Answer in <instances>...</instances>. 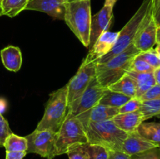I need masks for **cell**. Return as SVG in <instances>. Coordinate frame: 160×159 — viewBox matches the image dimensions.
<instances>
[{
	"instance_id": "obj_23",
	"label": "cell",
	"mask_w": 160,
	"mask_h": 159,
	"mask_svg": "<svg viewBox=\"0 0 160 159\" xmlns=\"http://www.w3.org/2000/svg\"><path fill=\"white\" fill-rule=\"evenodd\" d=\"M6 151H26L28 150V140L26 137L11 133L3 143Z\"/></svg>"
},
{
	"instance_id": "obj_32",
	"label": "cell",
	"mask_w": 160,
	"mask_h": 159,
	"mask_svg": "<svg viewBox=\"0 0 160 159\" xmlns=\"http://www.w3.org/2000/svg\"><path fill=\"white\" fill-rule=\"evenodd\" d=\"M142 101H150V100L160 99V86L154 85L148 91L145 92L143 95L140 98Z\"/></svg>"
},
{
	"instance_id": "obj_10",
	"label": "cell",
	"mask_w": 160,
	"mask_h": 159,
	"mask_svg": "<svg viewBox=\"0 0 160 159\" xmlns=\"http://www.w3.org/2000/svg\"><path fill=\"white\" fill-rule=\"evenodd\" d=\"M158 26L153 19V6L148 10L136 34L133 45L141 51L153 48L157 44Z\"/></svg>"
},
{
	"instance_id": "obj_13",
	"label": "cell",
	"mask_w": 160,
	"mask_h": 159,
	"mask_svg": "<svg viewBox=\"0 0 160 159\" xmlns=\"http://www.w3.org/2000/svg\"><path fill=\"white\" fill-rule=\"evenodd\" d=\"M119 32H110L106 31L101 34L92 48L89 49V52L84 61L85 62H95L106 55L113 48L118 37Z\"/></svg>"
},
{
	"instance_id": "obj_17",
	"label": "cell",
	"mask_w": 160,
	"mask_h": 159,
	"mask_svg": "<svg viewBox=\"0 0 160 159\" xmlns=\"http://www.w3.org/2000/svg\"><path fill=\"white\" fill-rule=\"evenodd\" d=\"M0 56L3 65L6 70L12 72H17L22 65V54L20 48L16 46H8L0 51Z\"/></svg>"
},
{
	"instance_id": "obj_43",
	"label": "cell",
	"mask_w": 160,
	"mask_h": 159,
	"mask_svg": "<svg viewBox=\"0 0 160 159\" xmlns=\"http://www.w3.org/2000/svg\"><path fill=\"white\" fill-rule=\"evenodd\" d=\"M158 118H160V115H159V116H158Z\"/></svg>"
},
{
	"instance_id": "obj_40",
	"label": "cell",
	"mask_w": 160,
	"mask_h": 159,
	"mask_svg": "<svg viewBox=\"0 0 160 159\" xmlns=\"http://www.w3.org/2000/svg\"><path fill=\"white\" fill-rule=\"evenodd\" d=\"M155 49H156V51H157L158 54L160 55V43L156 44V48H155Z\"/></svg>"
},
{
	"instance_id": "obj_19",
	"label": "cell",
	"mask_w": 160,
	"mask_h": 159,
	"mask_svg": "<svg viewBox=\"0 0 160 159\" xmlns=\"http://www.w3.org/2000/svg\"><path fill=\"white\" fill-rule=\"evenodd\" d=\"M136 132L143 138L160 145V123L143 122L139 125Z\"/></svg>"
},
{
	"instance_id": "obj_9",
	"label": "cell",
	"mask_w": 160,
	"mask_h": 159,
	"mask_svg": "<svg viewBox=\"0 0 160 159\" xmlns=\"http://www.w3.org/2000/svg\"><path fill=\"white\" fill-rule=\"evenodd\" d=\"M106 89L98 83L96 76H95L81 96L69 108V114L78 116L90 110L98 104Z\"/></svg>"
},
{
	"instance_id": "obj_15",
	"label": "cell",
	"mask_w": 160,
	"mask_h": 159,
	"mask_svg": "<svg viewBox=\"0 0 160 159\" xmlns=\"http://www.w3.org/2000/svg\"><path fill=\"white\" fill-rule=\"evenodd\" d=\"M159 146V145L142 137L137 132H134L128 133L122 145L121 151L131 156Z\"/></svg>"
},
{
	"instance_id": "obj_37",
	"label": "cell",
	"mask_w": 160,
	"mask_h": 159,
	"mask_svg": "<svg viewBox=\"0 0 160 159\" xmlns=\"http://www.w3.org/2000/svg\"><path fill=\"white\" fill-rule=\"evenodd\" d=\"M117 0H105V4L106 6H110L114 7V5L116 4Z\"/></svg>"
},
{
	"instance_id": "obj_22",
	"label": "cell",
	"mask_w": 160,
	"mask_h": 159,
	"mask_svg": "<svg viewBox=\"0 0 160 159\" xmlns=\"http://www.w3.org/2000/svg\"><path fill=\"white\" fill-rule=\"evenodd\" d=\"M131 98H130V97L122 94L118 93V92L112 91V90L107 88L105 91L103 96L100 99L98 104L120 108L121 106H123Z\"/></svg>"
},
{
	"instance_id": "obj_41",
	"label": "cell",
	"mask_w": 160,
	"mask_h": 159,
	"mask_svg": "<svg viewBox=\"0 0 160 159\" xmlns=\"http://www.w3.org/2000/svg\"><path fill=\"white\" fill-rule=\"evenodd\" d=\"M1 2H2V0H0V16H2V11H1Z\"/></svg>"
},
{
	"instance_id": "obj_25",
	"label": "cell",
	"mask_w": 160,
	"mask_h": 159,
	"mask_svg": "<svg viewBox=\"0 0 160 159\" xmlns=\"http://www.w3.org/2000/svg\"><path fill=\"white\" fill-rule=\"evenodd\" d=\"M87 159H109V151L100 145L84 143Z\"/></svg>"
},
{
	"instance_id": "obj_26",
	"label": "cell",
	"mask_w": 160,
	"mask_h": 159,
	"mask_svg": "<svg viewBox=\"0 0 160 159\" xmlns=\"http://www.w3.org/2000/svg\"><path fill=\"white\" fill-rule=\"evenodd\" d=\"M138 57L148 62L154 70L160 67V59L155 48H152L146 51H142Z\"/></svg>"
},
{
	"instance_id": "obj_31",
	"label": "cell",
	"mask_w": 160,
	"mask_h": 159,
	"mask_svg": "<svg viewBox=\"0 0 160 159\" xmlns=\"http://www.w3.org/2000/svg\"><path fill=\"white\" fill-rule=\"evenodd\" d=\"M12 133L7 120L0 113V146L3 147L5 140Z\"/></svg>"
},
{
	"instance_id": "obj_21",
	"label": "cell",
	"mask_w": 160,
	"mask_h": 159,
	"mask_svg": "<svg viewBox=\"0 0 160 159\" xmlns=\"http://www.w3.org/2000/svg\"><path fill=\"white\" fill-rule=\"evenodd\" d=\"M30 0H2V16L15 17L22 11L25 10Z\"/></svg>"
},
{
	"instance_id": "obj_8",
	"label": "cell",
	"mask_w": 160,
	"mask_h": 159,
	"mask_svg": "<svg viewBox=\"0 0 160 159\" xmlns=\"http://www.w3.org/2000/svg\"><path fill=\"white\" fill-rule=\"evenodd\" d=\"M96 63V61L95 62L83 61L76 74L67 84V103L69 108L81 96L92 78L95 76Z\"/></svg>"
},
{
	"instance_id": "obj_5",
	"label": "cell",
	"mask_w": 160,
	"mask_h": 159,
	"mask_svg": "<svg viewBox=\"0 0 160 159\" xmlns=\"http://www.w3.org/2000/svg\"><path fill=\"white\" fill-rule=\"evenodd\" d=\"M152 6L153 0H143L142 5L136 11L134 16L119 32L118 37L113 48L108 54L97 60L96 62L98 63H103V62H107L114 56L117 55L124 51L128 47L133 44L136 34L142 24V20H144L147 12Z\"/></svg>"
},
{
	"instance_id": "obj_18",
	"label": "cell",
	"mask_w": 160,
	"mask_h": 159,
	"mask_svg": "<svg viewBox=\"0 0 160 159\" xmlns=\"http://www.w3.org/2000/svg\"><path fill=\"white\" fill-rule=\"evenodd\" d=\"M154 72L152 73H137L130 70L127 73L129 75L136 86V97L140 98L144 94L148 91L152 87L156 85V80L154 76Z\"/></svg>"
},
{
	"instance_id": "obj_35",
	"label": "cell",
	"mask_w": 160,
	"mask_h": 159,
	"mask_svg": "<svg viewBox=\"0 0 160 159\" xmlns=\"http://www.w3.org/2000/svg\"><path fill=\"white\" fill-rule=\"evenodd\" d=\"M153 19L156 26L160 27V6L155 11H153Z\"/></svg>"
},
{
	"instance_id": "obj_16",
	"label": "cell",
	"mask_w": 160,
	"mask_h": 159,
	"mask_svg": "<svg viewBox=\"0 0 160 159\" xmlns=\"http://www.w3.org/2000/svg\"><path fill=\"white\" fill-rule=\"evenodd\" d=\"M114 124L127 133L134 132L142 123L143 115L140 110L128 113H119L112 118Z\"/></svg>"
},
{
	"instance_id": "obj_34",
	"label": "cell",
	"mask_w": 160,
	"mask_h": 159,
	"mask_svg": "<svg viewBox=\"0 0 160 159\" xmlns=\"http://www.w3.org/2000/svg\"><path fill=\"white\" fill-rule=\"evenodd\" d=\"M27 154L26 151H6V159H23Z\"/></svg>"
},
{
	"instance_id": "obj_30",
	"label": "cell",
	"mask_w": 160,
	"mask_h": 159,
	"mask_svg": "<svg viewBox=\"0 0 160 159\" xmlns=\"http://www.w3.org/2000/svg\"><path fill=\"white\" fill-rule=\"evenodd\" d=\"M131 159H160V146L131 156Z\"/></svg>"
},
{
	"instance_id": "obj_7",
	"label": "cell",
	"mask_w": 160,
	"mask_h": 159,
	"mask_svg": "<svg viewBox=\"0 0 160 159\" xmlns=\"http://www.w3.org/2000/svg\"><path fill=\"white\" fill-rule=\"evenodd\" d=\"M25 137L28 140L27 153L38 154L47 159H52L56 157V132L35 129Z\"/></svg>"
},
{
	"instance_id": "obj_33",
	"label": "cell",
	"mask_w": 160,
	"mask_h": 159,
	"mask_svg": "<svg viewBox=\"0 0 160 159\" xmlns=\"http://www.w3.org/2000/svg\"><path fill=\"white\" fill-rule=\"evenodd\" d=\"M109 159H131V156L120 151H109Z\"/></svg>"
},
{
	"instance_id": "obj_14",
	"label": "cell",
	"mask_w": 160,
	"mask_h": 159,
	"mask_svg": "<svg viewBox=\"0 0 160 159\" xmlns=\"http://www.w3.org/2000/svg\"><path fill=\"white\" fill-rule=\"evenodd\" d=\"M119 114V108L109 107L103 104H97L88 112L78 115L83 126L90 122H102L112 119Z\"/></svg>"
},
{
	"instance_id": "obj_2",
	"label": "cell",
	"mask_w": 160,
	"mask_h": 159,
	"mask_svg": "<svg viewBox=\"0 0 160 159\" xmlns=\"http://www.w3.org/2000/svg\"><path fill=\"white\" fill-rule=\"evenodd\" d=\"M88 143L106 147L108 151H121L123 141L128 133L119 129L112 119L90 122L84 126Z\"/></svg>"
},
{
	"instance_id": "obj_45",
	"label": "cell",
	"mask_w": 160,
	"mask_h": 159,
	"mask_svg": "<svg viewBox=\"0 0 160 159\" xmlns=\"http://www.w3.org/2000/svg\"><path fill=\"white\" fill-rule=\"evenodd\" d=\"M159 146H160V145H159Z\"/></svg>"
},
{
	"instance_id": "obj_44",
	"label": "cell",
	"mask_w": 160,
	"mask_h": 159,
	"mask_svg": "<svg viewBox=\"0 0 160 159\" xmlns=\"http://www.w3.org/2000/svg\"><path fill=\"white\" fill-rule=\"evenodd\" d=\"M30 1H31V0H30Z\"/></svg>"
},
{
	"instance_id": "obj_46",
	"label": "cell",
	"mask_w": 160,
	"mask_h": 159,
	"mask_svg": "<svg viewBox=\"0 0 160 159\" xmlns=\"http://www.w3.org/2000/svg\"><path fill=\"white\" fill-rule=\"evenodd\" d=\"M0 147H1V146H0Z\"/></svg>"
},
{
	"instance_id": "obj_4",
	"label": "cell",
	"mask_w": 160,
	"mask_h": 159,
	"mask_svg": "<svg viewBox=\"0 0 160 159\" xmlns=\"http://www.w3.org/2000/svg\"><path fill=\"white\" fill-rule=\"evenodd\" d=\"M68 114L67 86L66 84L49 94V98L45 104V114L36 129L57 132Z\"/></svg>"
},
{
	"instance_id": "obj_24",
	"label": "cell",
	"mask_w": 160,
	"mask_h": 159,
	"mask_svg": "<svg viewBox=\"0 0 160 159\" xmlns=\"http://www.w3.org/2000/svg\"><path fill=\"white\" fill-rule=\"evenodd\" d=\"M143 115V121L148 120L155 116L160 115V99L150 100L142 101V105L140 108Z\"/></svg>"
},
{
	"instance_id": "obj_38",
	"label": "cell",
	"mask_w": 160,
	"mask_h": 159,
	"mask_svg": "<svg viewBox=\"0 0 160 159\" xmlns=\"http://www.w3.org/2000/svg\"><path fill=\"white\" fill-rule=\"evenodd\" d=\"M160 6V0H153V11L156 10Z\"/></svg>"
},
{
	"instance_id": "obj_1",
	"label": "cell",
	"mask_w": 160,
	"mask_h": 159,
	"mask_svg": "<svg viewBox=\"0 0 160 159\" xmlns=\"http://www.w3.org/2000/svg\"><path fill=\"white\" fill-rule=\"evenodd\" d=\"M142 52L133 44L123 51L103 63H96L95 76L98 83L108 88L131 70L133 60Z\"/></svg>"
},
{
	"instance_id": "obj_6",
	"label": "cell",
	"mask_w": 160,
	"mask_h": 159,
	"mask_svg": "<svg viewBox=\"0 0 160 159\" xmlns=\"http://www.w3.org/2000/svg\"><path fill=\"white\" fill-rule=\"evenodd\" d=\"M87 135L82 123L78 117L68 114L59 131L56 132V156L67 154L71 146L88 143Z\"/></svg>"
},
{
	"instance_id": "obj_20",
	"label": "cell",
	"mask_w": 160,
	"mask_h": 159,
	"mask_svg": "<svg viewBox=\"0 0 160 159\" xmlns=\"http://www.w3.org/2000/svg\"><path fill=\"white\" fill-rule=\"evenodd\" d=\"M110 90L124 94L130 98L136 97V86L134 81L129 75L126 74L108 87Z\"/></svg>"
},
{
	"instance_id": "obj_42",
	"label": "cell",
	"mask_w": 160,
	"mask_h": 159,
	"mask_svg": "<svg viewBox=\"0 0 160 159\" xmlns=\"http://www.w3.org/2000/svg\"><path fill=\"white\" fill-rule=\"evenodd\" d=\"M73 1H75V0H67V2H73Z\"/></svg>"
},
{
	"instance_id": "obj_12",
	"label": "cell",
	"mask_w": 160,
	"mask_h": 159,
	"mask_svg": "<svg viewBox=\"0 0 160 159\" xmlns=\"http://www.w3.org/2000/svg\"><path fill=\"white\" fill-rule=\"evenodd\" d=\"M67 0H31L25 10L45 12L57 20H64Z\"/></svg>"
},
{
	"instance_id": "obj_28",
	"label": "cell",
	"mask_w": 160,
	"mask_h": 159,
	"mask_svg": "<svg viewBox=\"0 0 160 159\" xmlns=\"http://www.w3.org/2000/svg\"><path fill=\"white\" fill-rule=\"evenodd\" d=\"M131 70L137 72V73H152V72H154L155 70L148 62L138 58L137 55L133 60L131 65Z\"/></svg>"
},
{
	"instance_id": "obj_27",
	"label": "cell",
	"mask_w": 160,
	"mask_h": 159,
	"mask_svg": "<svg viewBox=\"0 0 160 159\" xmlns=\"http://www.w3.org/2000/svg\"><path fill=\"white\" fill-rule=\"evenodd\" d=\"M142 105V101L137 97L131 98L123 106L119 108V113H128L140 110Z\"/></svg>"
},
{
	"instance_id": "obj_11",
	"label": "cell",
	"mask_w": 160,
	"mask_h": 159,
	"mask_svg": "<svg viewBox=\"0 0 160 159\" xmlns=\"http://www.w3.org/2000/svg\"><path fill=\"white\" fill-rule=\"evenodd\" d=\"M113 7L104 5L102 8L94 16H92L90 26V40L88 48H92L102 34L106 32L113 18Z\"/></svg>"
},
{
	"instance_id": "obj_39",
	"label": "cell",
	"mask_w": 160,
	"mask_h": 159,
	"mask_svg": "<svg viewBox=\"0 0 160 159\" xmlns=\"http://www.w3.org/2000/svg\"><path fill=\"white\" fill-rule=\"evenodd\" d=\"M160 43V27H158L157 30V44Z\"/></svg>"
},
{
	"instance_id": "obj_29",
	"label": "cell",
	"mask_w": 160,
	"mask_h": 159,
	"mask_svg": "<svg viewBox=\"0 0 160 159\" xmlns=\"http://www.w3.org/2000/svg\"><path fill=\"white\" fill-rule=\"evenodd\" d=\"M69 159H87L84 144H75L70 147L67 151Z\"/></svg>"
},
{
	"instance_id": "obj_3",
	"label": "cell",
	"mask_w": 160,
	"mask_h": 159,
	"mask_svg": "<svg viewBox=\"0 0 160 159\" xmlns=\"http://www.w3.org/2000/svg\"><path fill=\"white\" fill-rule=\"evenodd\" d=\"M91 19V0L67 2L64 21L86 48L89 46Z\"/></svg>"
},
{
	"instance_id": "obj_36",
	"label": "cell",
	"mask_w": 160,
	"mask_h": 159,
	"mask_svg": "<svg viewBox=\"0 0 160 159\" xmlns=\"http://www.w3.org/2000/svg\"><path fill=\"white\" fill-rule=\"evenodd\" d=\"M154 76L155 80H156V83L157 85L160 86V67L158 69H156L154 70Z\"/></svg>"
}]
</instances>
